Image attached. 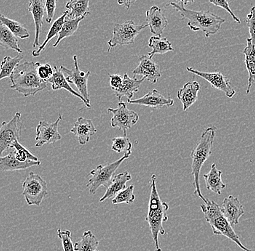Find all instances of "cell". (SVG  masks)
<instances>
[{
    "label": "cell",
    "mask_w": 255,
    "mask_h": 251,
    "mask_svg": "<svg viewBox=\"0 0 255 251\" xmlns=\"http://www.w3.org/2000/svg\"><path fill=\"white\" fill-rule=\"evenodd\" d=\"M167 6H171L179 12L182 20H188L187 25L191 31L203 32L207 38L218 33L226 22L225 19L208 10L194 11L186 9L183 0H174L167 4Z\"/></svg>",
    "instance_id": "obj_1"
},
{
    "label": "cell",
    "mask_w": 255,
    "mask_h": 251,
    "mask_svg": "<svg viewBox=\"0 0 255 251\" xmlns=\"http://www.w3.org/2000/svg\"><path fill=\"white\" fill-rule=\"evenodd\" d=\"M40 63L25 61L19 64L11 75V89L24 97L35 96L47 87V81L39 77L38 67Z\"/></svg>",
    "instance_id": "obj_2"
},
{
    "label": "cell",
    "mask_w": 255,
    "mask_h": 251,
    "mask_svg": "<svg viewBox=\"0 0 255 251\" xmlns=\"http://www.w3.org/2000/svg\"><path fill=\"white\" fill-rule=\"evenodd\" d=\"M168 210V204L161 200L157 191V176L153 174L151 178L150 198L146 221L149 223L151 236L155 245V251H162L159 245V236H164L166 233L163 227V222H167L168 220L167 215Z\"/></svg>",
    "instance_id": "obj_3"
},
{
    "label": "cell",
    "mask_w": 255,
    "mask_h": 251,
    "mask_svg": "<svg viewBox=\"0 0 255 251\" xmlns=\"http://www.w3.org/2000/svg\"><path fill=\"white\" fill-rule=\"evenodd\" d=\"M216 127L214 126H210L207 127L201 135L200 140L197 142V145L194 147L191 153V158L192 160L191 164V174L193 175V185L195 190L194 195L199 197L204 201H207V198L202 195L201 191L200 184H199V175H200L201 169L203 164L206 162L208 158L211 156L212 148L215 137Z\"/></svg>",
    "instance_id": "obj_4"
},
{
    "label": "cell",
    "mask_w": 255,
    "mask_h": 251,
    "mask_svg": "<svg viewBox=\"0 0 255 251\" xmlns=\"http://www.w3.org/2000/svg\"><path fill=\"white\" fill-rule=\"evenodd\" d=\"M201 209L205 216V220L210 224L215 236H223L230 239L244 251H253L244 246L239 237L234 231L229 220L225 217L221 207L213 201L207 199L206 202L201 204Z\"/></svg>",
    "instance_id": "obj_5"
},
{
    "label": "cell",
    "mask_w": 255,
    "mask_h": 251,
    "mask_svg": "<svg viewBox=\"0 0 255 251\" xmlns=\"http://www.w3.org/2000/svg\"><path fill=\"white\" fill-rule=\"evenodd\" d=\"M131 154L132 151L127 152L123 157L119 158L117 161L107 165L97 166L95 169L91 171L89 173L91 178L87 184V187L89 188L90 194H95L96 192L100 187L109 188L114 177L115 172L125 160L130 158Z\"/></svg>",
    "instance_id": "obj_6"
},
{
    "label": "cell",
    "mask_w": 255,
    "mask_h": 251,
    "mask_svg": "<svg viewBox=\"0 0 255 251\" xmlns=\"http://www.w3.org/2000/svg\"><path fill=\"white\" fill-rule=\"evenodd\" d=\"M149 27L146 25H138L133 20H128L124 23L116 24L113 28V37L108 41V52H111L116 46L134 44L135 39L145 28Z\"/></svg>",
    "instance_id": "obj_7"
},
{
    "label": "cell",
    "mask_w": 255,
    "mask_h": 251,
    "mask_svg": "<svg viewBox=\"0 0 255 251\" xmlns=\"http://www.w3.org/2000/svg\"><path fill=\"white\" fill-rule=\"evenodd\" d=\"M23 195L28 206H39L47 196L46 181L39 174L31 172L23 182Z\"/></svg>",
    "instance_id": "obj_8"
},
{
    "label": "cell",
    "mask_w": 255,
    "mask_h": 251,
    "mask_svg": "<svg viewBox=\"0 0 255 251\" xmlns=\"http://www.w3.org/2000/svg\"><path fill=\"white\" fill-rule=\"evenodd\" d=\"M22 115L20 113H16L12 120L4 121L0 129V155L2 156L3 153L6 150L12 148V144L19 141L21 137L23 124L21 121Z\"/></svg>",
    "instance_id": "obj_9"
},
{
    "label": "cell",
    "mask_w": 255,
    "mask_h": 251,
    "mask_svg": "<svg viewBox=\"0 0 255 251\" xmlns=\"http://www.w3.org/2000/svg\"><path fill=\"white\" fill-rule=\"evenodd\" d=\"M108 112L113 114L111 120V125L113 128H118L127 136L128 129L139 121V116L134 110H129L127 103L119 101L116 108H108Z\"/></svg>",
    "instance_id": "obj_10"
},
{
    "label": "cell",
    "mask_w": 255,
    "mask_h": 251,
    "mask_svg": "<svg viewBox=\"0 0 255 251\" xmlns=\"http://www.w3.org/2000/svg\"><path fill=\"white\" fill-rule=\"evenodd\" d=\"M73 62H74V65L71 70L68 69L63 65H61L60 68L65 74V78L68 80V82L70 84H74L77 87L79 93L90 103L89 91H88V80L90 76L91 72L88 71L87 73H84L80 71L77 55L73 56Z\"/></svg>",
    "instance_id": "obj_11"
},
{
    "label": "cell",
    "mask_w": 255,
    "mask_h": 251,
    "mask_svg": "<svg viewBox=\"0 0 255 251\" xmlns=\"http://www.w3.org/2000/svg\"><path fill=\"white\" fill-rule=\"evenodd\" d=\"M63 120V116L59 117L54 123H48L46 121H40L36 126V148H41L43 145L55 143L61 140L62 137L58 132V125Z\"/></svg>",
    "instance_id": "obj_12"
},
{
    "label": "cell",
    "mask_w": 255,
    "mask_h": 251,
    "mask_svg": "<svg viewBox=\"0 0 255 251\" xmlns=\"http://www.w3.org/2000/svg\"><path fill=\"white\" fill-rule=\"evenodd\" d=\"M186 70L193 74L197 75L199 77L205 79L211 85L212 87L223 92L229 98H232L235 95L236 91L231 86L230 80L224 76L223 73H220V72L206 73V72L197 71L191 67H187Z\"/></svg>",
    "instance_id": "obj_13"
},
{
    "label": "cell",
    "mask_w": 255,
    "mask_h": 251,
    "mask_svg": "<svg viewBox=\"0 0 255 251\" xmlns=\"http://www.w3.org/2000/svg\"><path fill=\"white\" fill-rule=\"evenodd\" d=\"M138 66L133 71L134 76H142L151 84H156L161 77L160 68L152 58L148 55H142L138 60Z\"/></svg>",
    "instance_id": "obj_14"
},
{
    "label": "cell",
    "mask_w": 255,
    "mask_h": 251,
    "mask_svg": "<svg viewBox=\"0 0 255 251\" xmlns=\"http://www.w3.org/2000/svg\"><path fill=\"white\" fill-rule=\"evenodd\" d=\"M128 103L143 105L149 108H161L165 106L167 108L173 106L174 101L170 97H165L157 89H153L141 98L128 100Z\"/></svg>",
    "instance_id": "obj_15"
},
{
    "label": "cell",
    "mask_w": 255,
    "mask_h": 251,
    "mask_svg": "<svg viewBox=\"0 0 255 251\" xmlns=\"http://www.w3.org/2000/svg\"><path fill=\"white\" fill-rule=\"evenodd\" d=\"M221 209L232 226L238 225L239 219L245 214V209L239 198L232 195L224 198Z\"/></svg>",
    "instance_id": "obj_16"
},
{
    "label": "cell",
    "mask_w": 255,
    "mask_h": 251,
    "mask_svg": "<svg viewBox=\"0 0 255 251\" xmlns=\"http://www.w3.org/2000/svg\"><path fill=\"white\" fill-rule=\"evenodd\" d=\"M70 132L77 137L80 145H84L90 141L91 137L97 133V130L92 119L80 117L76 120Z\"/></svg>",
    "instance_id": "obj_17"
},
{
    "label": "cell",
    "mask_w": 255,
    "mask_h": 251,
    "mask_svg": "<svg viewBox=\"0 0 255 251\" xmlns=\"http://www.w3.org/2000/svg\"><path fill=\"white\" fill-rule=\"evenodd\" d=\"M28 11L33 16L35 24V39L33 48L39 46V36L43 26V20L45 15V4L43 0H30Z\"/></svg>",
    "instance_id": "obj_18"
},
{
    "label": "cell",
    "mask_w": 255,
    "mask_h": 251,
    "mask_svg": "<svg viewBox=\"0 0 255 251\" xmlns=\"http://www.w3.org/2000/svg\"><path fill=\"white\" fill-rule=\"evenodd\" d=\"M40 161H31L28 160L27 161H20L16 158L15 153L10 152L6 156H1L0 158V170L3 172H15V171L25 170L29 169L33 166H39L41 165Z\"/></svg>",
    "instance_id": "obj_19"
},
{
    "label": "cell",
    "mask_w": 255,
    "mask_h": 251,
    "mask_svg": "<svg viewBox=\"0 0 255 251\" xmlns=\"http://www.w3.org/2000/svg\"><path fill=\"white\" fill-rule=\"evenodd\" d=\"M145 78L138 79L136 76L130 77L128 73H125L123 76V84L117 90L114 91L115 95L118 100L121 101L123 97H127L128 100H131L135 93L139 91L141 84L145 81Z\"/></svg>",
    "instance_id": "obj_20"
},
{
    "label": "cell",
    "mask_w": 255,
    "mask_h": 251,
    "mask_svg": "<svg viewBox=\"0 0 255 251\" xmlns=\"http://www.w3.org/2000/svg\"><path fill=\"white\" fill-rule=\"evenodd\" d=\"M146 22L150 31L155 36H161L168 25V20L162 14L160 8L154 6L146 12Z\"/></svg>",
    "instance_id": "obj_21"
},
{
    "label": "cell",
    "mask_w": 255,
    "mask_h": 251,
    "mask_svg": "<svg viewBox=\"0 0 255 251\" xmlns=\"http://www.w3.org/2000/svg\"><path fill=\"white\" fill-rule=\"evenodd\" d=\"M201 86L197 81H191L184 84L177 92V97L182 103L184 111L189 110L191 105L198 100V94Z\"/></svg>",
    "instance_id": "obj_22"
},
{
    "label": "cell",
    "mask_w": 255,
    "mask_h": 251,
    "mask_svg": "<svg viewBox=\"0 0 255 251\" xmlns=\"http://www.w3.org/2000/svg\"><path fill=\"white\" fill-rule=\"evenodd\" d=\"M54 69H55V73H54L53 76L48 81V82L52 84V90L56 91L60 90V89H65V90L68 91L70 93L73 94L75 97L79 98L81 101L84 102V105H85L87 108H91V107H92L91 104L88 102L81 94L76 92V91L71 87V84L68 82V80L65 78V74H64L63 71H61V69L57 66L54 67Z\"/></svg>",
    "instance_id": "obj_23"
},
{
    "label": "cell",
    "mask_w": 255,
    "mask_h": 251,
    "mask_svg": "<svg viewBox=\"0 0 255 251\" xmlns=\"http://www.w3.org/2000/svg\"><path fill=\"white\" fill-rule=\"evenodd\" d=\"M132 180V176L128 172L119 173L114 175L109 188H107L104 196L100 198V202H104L107 199L114 198L118 193L127 188V183Z\"/></svg>",
    "instance_id": "obj_24"
},
{
    "label": "cell",
    "mask_w": 255,
    "mask_h": 251,
    "mask_svg": "<svg viewBox=\"0 0 255 251\" xmlns=\"http://www.w3.org/2000/svg\"><path fill=\"white\" fill-rule=\"evenodd\" d=\"M243 54L245 56V65L248 72L246 94H249L250 89L255 82V47L250 38L247 39V46L244 49Z\"/></svg>",
    "instance_id": "obj_25"
},
{
    "label": "cell",
    "mask_w": 255,
    "mask_h": 251,
    "mask_svg": "<svg viewBox=\"0 0 255 251\" xmlns=\"http://www.w3.org/2000/svg\"><path fill=\"white\" fill-rule=\"evenodd\" d=\"M222 174L221 170L217 169L216 164H212L208 174L203 175L207 190L215 194L221 195L222 193V190L226 187L222 180Z\"/></svg>",
    "instance_id": "obj_26"
},
{
    "label": "cell",
    "mask_w": 255,
    "mask_h": 251,
    "mask_svg": "<svg viewBox=\"0 0 255 251\" xmlns=\"http://www.w3.org/2000/svg\"><path fill=\"white\" fill-rule=\"evenodd\" d=\"M69 11L66 16L68 20H74L80 17H87L90 14L89 7V0H70L65 6Z\"/></svg>",
    "instance_id": "obj_27"
},
{
    "label": "cell",
    "mask_w": 255,
    "mask_h": 251,
    "mask_svg": "<svg viewBox=\"0 0 255 251\" xmlns=\"http://www.w3.org/2000/svg\"><path fill=\"white\" fill-rule=\"evenodd\" d=\"M68 13H69V11L67 9L61 17H59V18H57V20L54 22V23L52 24V26H51L50 29H49V32H48L47 38L44 40L43 44L39 46V49H35V50H33V52H32V55H33V57H39V56L41 55V52H42L44 50V49H45V47H47L48 43H49L51 40L54 39L55 36H57V35L59 36V33L61 31L64 22H65L66 16L68 15Z\"/></svg>",
    "instance_id": "obj_28"
},
{
    "label": "cell",
    "mask_w": 255,
    "mask_h": 251,
    "mask_svg": "<svg viewBox=\"0 0 255 251\" xmlns=\"http://www.w3.org/2000/svg\"><path fill=\"white\" fill-rule=\"evenodd\" d=\"M0 44L4 49H12L18 53H23L17 36L6 25L1 23L0 25Z\"/></svg>",
    "instance_id": "obj_29"
},
{
    "label": "cell",
    "mask_w": 255,
    "mask_h": 251,
    "mask_svg": "<svg viewBox=\"0 0 255 251\" xmlns=\"http://www.w3.org/2000/svg\"><path fill=\"white\" fill-rule=\"evenodd\" d=\"M149 47L152 49L147 55L151 58H153L157 54L164 55L167 52L174 51L171 43L167 38H162L159 36H151L149 41Z\"/></svg>",
    "instance_id": "obj_30"
},
{
    "label": "cell",
    "mask_w": 255,
    "mask_h": 251,
    "mask_svg": "<svg viewBox=\"0 0 255 251\" xmlns=\"http://www.w3.org/2000/svg\"><path fill=\"white\" fill-rule=\"evenodd\" d=\"M99 241L91 230L84 232L81 241L75 243L76 251H96L99 246Z\"/></svg>",
    "instance_id": "obj_31"
},
{
    "label": "cell",
    "mask_w": 255,
    "mask_h": 251,
    "mask_svg": "<svg viewBox=\"0 0 255 251\" xmlns=\"http://www.w3.org/2000/svg\"><path fill=\"white\" fill-rule=\"evenodd\" d=\"M85 17H80V18L74 19V20H68L65 19V22L62 28L61 31L59 33L58 38L54 44L53 47H57L60 44L61 41L67 38L73 36L79 28V23L82 21Z\"/></svg>",
    "instance_id": "obj_32"
},
{
    "label": "cell",
    "mask_w": 255,
    "mask_h": 251,
    "mask_svg": "<svg viewBox=\"0 0 255 251\" xmlns=\"http://www.w3.org/2000/svg\"><path fill=\"white\" fill-rule=\"evenodd\" d=\"M0 23L6 25L17 38L26 39L30 37L29 32L21 23L15 20H11L4 15H0Z\"/></svg>",
    "instance_id": "obj_33"
},
{
    "label": "cell",
    "mask_w": 255,
    "mask_h": 251,
    "mask_svg": "<svg viewBox=\"0 0 255 251\" xmlns=\"http://www.w3.org/2000/svg\"><path fill=\"white\" fill-rule=\"evenodd\" d=\"M23 55H19L15 57H11L9 56L4 57L1 65V74L0 80H3L5 78H10L17 65L20 63L23 59Z\"/></svg>",
    "instance_id": "obj_34"
},
{
    "label": "cell",
    "mask_w": 255,
    "mask_h": 251,
    "mask_svg": "<svg viewBox=\"0 0 255 251\" xmlns=\"http://www.w3.org/2000/svg\"><path fill=\"white\" fill-rule=\"evenodd\" d=\"M134 188V185H131L120 192L113 198L112 204H133L135 200V196L133 193Z\"/></svg>",
    "instance_id": "obj_35"
},
{
    "label": "cell",
    "mask_w": 255,
    "mask_h": 251,
    "mask_svg": "<svg viewBox=\"0 0 255 251\" xmlns=\"http://www.w3.org/2000/svg\"><path fill=\"white\" fill-rule=\"evenodd\" d=\"M12 148L14 149V153L17 159L20 161H39V158L31 153L25 146H23L19 141H15L12 144Z\"/></svg>",
    "instance_id": "obj_36"
},
{
    "label": "cell",
    "mask_w": 255,
    "mask_h": 251,
    "mask_svg": "<svg viewBox=\"0 0 255 251\" xmlns=\"http://www.w3.org/2000/svg\"><path fill=\"white\" fill-rule=\"evenodd\" d=\"M112 142L113 145H112L111 149L113 151L117 153H121V152L127 153V152L132 151L133 144L127 136L115 137L112 139Z\"/></svg>",
    "instance_id": "obj_37"
},
{
    "label": "cell",
    "mask_w": 255,
    "mask_h": 251,
    "mask_svg": "<svg viewBox=\"0 0 255 251\" xmlns=\"http://www.w3.org/2000/svg\"><path fill=\"white\" fill-rule=\"evenodd\" d=\"M57 236L61 240L64 251H76L75 246L72 241V233L71 230H62L58 229Z\"/></svg>",
    "instance_id": "obj_38"
},
{
    "label": "cell",
    "mask_w": 255,
    "mask_h": 251,
    "mask_svg": "<svg viewBox=\"0 0 255 251\" xmlns=\"http://www.w3.org/2000/svg\"><path fill=\"white\" fill-rule=\"evenodd\" d=\"M247 26L249 29L250 38L252 42L255 47V7H253L250 9V13L247 15L246 17Z\"/></svg>",
    "instance_id": "obj_39"
},
{
    "label": "cell",
    "mask_w": 255,
    "mask_h": 251,
    "mask_svg": "<svg viewBox=\"0 0 255 251\" xmlns=\"http://www.w3.org/2000/svg\"><path fill=\"white\" fill-rule=\"evenodd\" d=\"M54 73H55V69L49 64L42 65L39 63L38 67V74L39 77L44 81H49L53 76Z\"/></svg>",
    "instance_id": "obj_40"
},
{
    "label": "cell",
    "mask_w": 255,
    "mask_h": 251,
    "mask_svg": "<svg viewBox=\"0 0 255 251\" xmlns=\"http://www.w3.org/2000/svg\"><path fill=\"white\" fill-rule=\"evenodd\" d=\"M209 2L213 4V5L216 6V7L222 8V9H225L226 12H229L230 14L231 17H232L233 20L234 21L237 22V23H240V20L235 15H234V12L231 10L230 7H229V2H228V0H209Z\"/></svg>",
    "instance_id": "obj_41"
},
{
    "label": "cell",
    "mask_w": 255,
    "mask_h": 251,
    "mask_svg": "<svg viewBox=\"0 0 255 251\" xmlns=\"http://www.w3.org/2000/svg\"><path fill=\"white\" fill-rule=\"evenodd\" d=\"M56 5H57V0H46L45 8L46 12H47L46 20L47 23H52L55 14Z\"/></svg>",
    "instance_id": "obj_42"
},
{
    "label": "cell",
    "mask_w": 255,
    "mask_h": 251,
    "mask_svg": "<svg viewBox=\"0 0 255 251\" xmlns=\"http://www.w3.org/2000/svg\"><path fill=\"white\" fill-rule=\"evenodd\" d=\"M110 86L113 91L119 89L123 84V77L118 74H108Z\"/></svg>",
    "instance_id": "obj_43"
},
{
    "label": "cell",
    "mask_w": 255,
    "mask_h": 251,
    "mask_svg": "<svg viewBox=\"0 0 255 251\" xmlns=\"http://www.w3.org/2000/svg\"><path fill=\"white\" fill-rule=\"evenodd\" d=\"M136 1L137 0H117V3L119 5L124 6L126 9H129Z\"/></svg>",
    "instance_id": "obj_44"
},
{
    "label": "cell",
    "mask_w": 255,
    "mask_h": 251,
    "mask_svg": "<svg viewBox=\"0 0 255 251\" xmlns=\"http://www.w3.org/2000/svg\"><path fill=\"white\" fill-rule=\"evenodd\" d=\"M195 1L196 0H183L185 5H186V4H191V3L195 2Z\"/></svg>",
    "instance_id": "obj_45"
},
{
    "label": "cell",
    "mask_w": 255,
    "mask_h": 251,
    "mask_svg": "<svg viewBox=\"0 0 255 251\" xmlns=\"http://www.w3.org/2000/svg\"><path fill=\"white\" fill-rule=\"evenodd\" d=\"M100 251V250H97V251Z\"/></svg>",
    "instance_id": "obj_46"
}]
</instances>
